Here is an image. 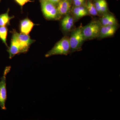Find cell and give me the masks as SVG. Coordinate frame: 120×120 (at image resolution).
<instances>
[{
  "label": "cell",
  "instance_id": "obj_1",
  "mask_svg": "<svg viewBox=\"0 0 120 120\" xmlns=\"http://www.w3.org/2000/svg\"><path fill=\"white\" fill-rule=\"evenodd\" d=\"M71 52L69 38L65 36L55 44L53 47L45 55L49 57L54 55H64L67 56Z\"/></svg>",
  "mask_w": 120,
  "mask_h": 120
},
{
  "label": "cell",
  "instance_id": "obj_2",
  "mask_svg": "<svg viewBox=\"0 0 120 120\" xmlns=\"http://www.w3.org/2000/svg\"><path fill=\"white\" fill-rule=\"evenodd\" d=\"M42 11L44 17L49 20H58L60 16L58 14L56 5L47 0H39Z\"/></svg>",
  "mask_w": 120,
  "mask_h": 120
},
{
  "label": "cell",
  "instance_id": "obj_3",
  "mask_svg": "<svg viewBox=\"0 0 120 120\" xmlns=\"http://www.w3.org/2000/svg\"><path fill=\"white\" fill-rule=\"evenodd\" d=\"M85 41L82 28H79L73 31L71 34V37L69 38L71 52L81 50L82 45Z\"/></svg>",
  "mask_w": 120,
  "mask_h": 120
},
{
  "label": "cell",
  "instance_id": "obj_4",
  "mask_svg": "<svg viewBox=\"0 0 120 120\" xmlns=\"http://www.w3.org/2000/svg\"><path fill=\"white\" fill-rule=\"evenodd\" d=\"M101 26L100 22L94 21L82 28L85 40H91L98 37Z\"/></svg>",
  "mask_w": 120,
  "mask_h": 120
},
{
  "label": "cell",
  "instance_id": "obj_5",
  "mask_svg": "<svg viewBox=\"0 0 120 120\" xmlns=\"http://www.w3.org/2000/svg\"><path fill=\"white\" fill-rule=\"evenodd\" d=\"M12 31L15 34L19 45L21 53H26L28 52L31 44L35 42V40L31 38L28 34L19 33L14 29Z\"/></svg>",
  "mask_w": 120,
  "mask_h": 120
},
{
  "label": "cell",
  "instance_id": "obj_6",
  "mask_svg": "<svg viewBox=\"0 0 120 120\" xmlns=\"http://www.w3.org/2000/svg\"><path fill=\"white\" fill-rule=\"evenodd\" d=\"M11 67H6L4 72V75L0 82V106L2 109H6L5 103L7 99V91L6 88V76L10 71Z\"/></svg>",
  "mask_w": 120,
  "mask_h": 120
},
{
  "label": "cell",
  "instance_id": "obj_7",
  "mask_svg": "<svg viewBox=\"0 0 120 120\" xmlns=\"http://www.w3.org/2000/svg\"><path fill=\"white\" fill-rule=\"evenodd\" d=\"M12 34L11 44L7 51L9 54V58L11 59L16 54L21 53L20 48L15 35L12 31H10Z\"/></svg>",
  "mask_w": 120,
  "mask_h": 120
},
{
  "label": "cell",
  "instance_id": "obj_8",
  "mask_svg": "<svg viewBox=\"0 0 120 120\" xmlns=\"http://www.w3.org/2000/svg\"><path fill=\"white\" fill-rule=\"evenodd\" d=\"M35 24L28 17L20 20L19 22V30L20 33L26 34H29Z\"/></svg>",
  "mask_w": 120,
  "mask_h": 120
},
{
  "label": "cell",
  "instance_id": "obj_9",
  "mask_svg": "<svg viewBox=\"0 0 120 120\" xmlns=\"http://www.w3.org/2000/svg\"><path fill=\"white\" fill-rule=\"evenodd\" d=\"M57 5V9L60 16L67 15L71 10L70 0H61Z\"/></svg>",
  "mask_w": 120,
  "mask_h": 120
},
{
  "label": "cell",
  "instance_id": "obj_10",
  "mask_svg": "<svg viewBox=\"0 0 120 120\" xmlns=\"http://www.w3.org/2000/svg\"><path fill=\"white\" fill-rule=\"evenodd\" d=\"M116 25L101 26L98 37L103 38L113 36L116 33Z\"/></svg>",
  "mask_w": 120,
  "mask_h": 120
},
{
  "label": "cell",
  "instance_id": "obj_11",
  "mask_svg": "<svg viewBox=\"0 0 120 120\" xmlns=\"http://www.w3.org/2000/svg\"><path fill=\"white\" fill-rule=\"evenodd\" d=\"M74 24V19L68 14L65 15L61 22L62 30L65 31H70L73 27Z\"/></svg>",
  "mask_w": 120,
  "mask_h": 120
},
{
  "label": "cell",
  "instance_id": "obj_12",
  "mask_svg": "<svg viewBox=\"0 0 120 120\" xmlns=\"http://www.w3.org/2000/svg\"><path fill=\"white\" fill-rule=\"evenodd\" d=\"M100 22L102 26H115L117 21L113 15L106 13L102 17Z\"/></svg>",
  "mask_w": 120,
  "mask_h": 120
},
{
  "label": "cell",
  "instance_id": "obj_13",
  "mask_svg": "<svg viewBox=\"0 0 120 120\" xmlns=\"http://www.w3.org/2000/svg\"><path fill=\"white\" fill-rule=\"evenodd\" d=\"M73 15L76 19H79L88 15V13L86 8L83 5L79 7H75L72 11Z\"/></svg>",
  "mask_w": 120,
  "mask_h": 120
},
{
  "label": "cell",
  "instance_id": "obj_14",
  "mask_svg": "<svg viewBox=\"0 0 120 120\" xmlns=\"http://www.w3.org/2000/svg\"><path fill=\"white\" fill-rule=\"evenodd\" d=\"M9 9H8L6 13L0 15V26H10V21L15 18L14 16H9Z\"/></svg>",
  "mask_w": 120,
  "mask_h": 120
},
{
  "label": "cell",
  "instance_id": "obj_15",
  "mask_svg": "<svg viewBox=\"0 0 120 120\" xmlns=\"http://www.w3.org/2000/svg\"><path fill=\"white\" fill-rule=\"evenodd\" d=\"M8 31V29L6 26H0V39L6 46L8 48V46L7 43Z\"/></svg>",
  "mask_w": 120,
  "mask_h": 120
},
{
  "label": "cell",
  "instance_id": "obj_16",
  "mask_svg": "<svg viewBox=\"0 0 120 120\" xmlns=\"http://www.w3.org/2000/svg\"><path fill=\"white\" fill-rule=\"evenodd\" d=\"M89 14L93 16L98 15L99 13L95 8L94 5L90 1H88L86 7Z\"/></svg>",
  "mask_w": 120,
  "mask_h": 120
},
{
  "label": "cell",
  "instance_id": "obj_17",
  "mask_svg": "<svg viewBox=\"0 0 120 120\" xmlns=\"http://www.w3.org/2000/svg\"><path fill=\"white\" fill-rule=\"evenodd\" d=\"M14 1L17 4L20 6L22 11V10L23 7L28 2H34V1L31 0H14Z\"/></svg>",
  "mask_w": 120,
  "mask_h": 120
},
{
  "label": "cell",
  "instance_id": "obj_18",
  "mask_svg": "<svg viewBox=\"0 0 120 120\" xmlns=\"http://www.w3.org/2000/svg\"><path fill=\"white\" fill-rule=\"evenodd\" d=\"M104 0H96L94 4L95 7L99 14H100L101 9L102 5Z\"/></svg>",
  "mask_w": 120,
  "mask_h": 120
},
{
  "label": "cell",
  "instance_id": "obj_19",
  "mask_svg": "<svg viewBox=\"0 0 120 120\" xmlns=\"http://www.w3.org/2000/svg\"><path fill=\"white\" fill-rule=\"evenodd\" d=\"M107 10H108V8H107V3L105 0H104L101 7L100 14L101 13V14H105L106 13Z\"/></svg>",
  "mask_w": 120,
  "mask_h": 120
},
{
  "label": "cell",
  "instance_id": "obj_20",
  "mask_svg": "<svg viewBox=\"0 0 120 120\" xmlns=\"http://www.w3.org/2000/svg\"><path fill=\"white\" fill-rule=\"evenodd\" d=\"M73 3L75 7L82 6L85 0H73Z\"/></svg>",
  "mask_w": 120,
  "mask_h": 120
},
{
  "label": "cell",
  "instance_id": "obj_21",
  "mask_svg": "<svg viewBox=\"0 0 120 120\" xmlns=\"http://www.w3.org/2000/svg\"><path fill=\"white\" fill-rule=\"evenodd\" d=\"M47 0L56 5L61 0Z\"/></svg>",
  "mask_w": 120,
  "mask_h": 120
},
{
  "label": "cell",
  "instance_id": "obj_22",
  "mask_svg": "<svg viewBox=\"0 0 120 120\" xmlns=\"http://www.w3.org/2000/svg\"><path fill=\"white\" fill-rule=\"evenodd\" d=\"M1 1V0H0V2Z\"/></svg>",
  "mask_w": 120,
  "mask_h": 120
}]
</instances>
